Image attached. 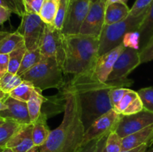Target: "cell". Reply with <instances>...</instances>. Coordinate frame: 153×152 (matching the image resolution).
I'll use <instances>...</instances> for the list:
<instances>
[{
    "label": "cell",
    "instance_id": "obj_1",
    "mask_svg": "<svg viewBox=\"0 0 153 152\" xmlns=\"http://www.w3.org/2000/svg\"><path fill=\"white\" fill-rule=\"evenodd\" d=\"M67 82L79 95L85 131L96 119L113 109L109 98L112 89L128 88L133 84V80L128 78L102 82L95 75L94 70L75 75Z\"/></svg>",
    "mask_w": 153,
    "mask_h": 152
},
{
    "label": "cell",
    "instance_id": "obj_2",
    "mask_svg": "<svg viewBox=\"0 0 153 152\" xmlns=\"http://www.w3.org/2000/svg\"><path fill=\"white\" fill-rule=\"evenodd\" d=\"M61 90L64 98L63 121L51 131L47 141L40 147V152H76L82 145L85 128L79 95L68 82Z\"/></svg>",
    "mask_w": 153,
    "mask_h": 152
},
{
    "label": "cell",
    "instance_id": "obj_3",
    "mask_svg": "<svg viewBox=\"0 0 153 152\" xmlns=\"http://www.w3.org/2000/svg\"><path fill=\"white\" fill-rule=\"evenodd\" d=\"M64 74H82L94 70L99 58L100 38L85 34H62Z\"/></svg>",
    "mask_w": 153,
    "mask_h": 152
},
{
    "label": "cell",
    "instance_id": "obj_4",
    "mask_svg": "<svg viewBox=\"0 0 153 152\" xmlns=\"http://www.w3.org/2000/svg\"><path fill=\"white\" fill-rule=\"evenodd\" d=\"M64 72L61 64L55 58H45L34 66L20 76L23 80L29 81L40 90L45 89H61L66 81Z\"/></svg>",
    "mask_w": 153,
    "mask_h": 152
},
{
    "label": "cell",
    "instance_id": "obj_5",
    "mask_svg": "<svg viewBox=\"0 0 153 152\" xmlns=\"http://www.w3.org/2000/svg\"><path fill=\"white\" fill-rule=\"evenodd\" d=\"M146 13L137 16L129 15L119 22L105 25L100 37L99 57L120 46L127 33L137 31Z\"/></svg>",
    "mask_w": 153,
    "mask_h": 152
},
{
    "label": "cell",
    "instance_id": "obj_6",
    "mask_svg": "<svg viewBox=\"0 0 153 152\" xmlns=\"http://www.w3.org/2000/svg\"><path fill=\"white\" fill-rule=\"evenodd\" d=\"M46 25L39 14L25 12L16 31L23 37L27 51L40 48Z\"/></svg>",
    "mask_w": 153,
    "mask_h": 152
},
{
    "label": "cell",
    "instance_id": "obj_7",
    "mask_svg": "<svg viewBox=\"0 0 153 152\" xmlns=\"http://www.w3.org/2000/svg\"><path fill=\"white\" fill-rule=\"evenodd\" d=\"M93 0H70L64 18L61 33L64 34H80V30Z\"/></svg>",
    "mask_w": 153,
    "mask_h": 152
},
{
    "label": "cell",
    "instance_id": "obj_8",
    "mask_svg": "<svg viewBox=\"0 0 153 152\" xmlns=\"http://www.w3.org/2000/svg\"><path fill=\"white\" fill-rule=\"evenodd\" d=\"M122 115L114 109L96 119L94 123L85 131L82 145L97 139L102 138L111 132L114 131L117 127Z\"/></svg>",
    "mask_w": 153,
    "mask_h": 152
},
{
    "label": "cell",
    "instance_id": "obj_9",
    "mask_svg": "<svg viewBox=\"0 0 153 152\" xmlns=\"http://www.w3.org/2000/svg\"><path fill=\"white\" fill-rule=\"evenodd\" d=\"M107 0H93L80 30V34L100 38L105 25Z\"/></svg>",
    "mask_w": 153,
    "mask_h": 152
},
{
    "label": "cell",
    "instance_id": "obj_10",
    "mask_svg": "<svg viewBox=\"0 0 153 152\" xmlns=\"http://www.w3.org/2000/svg\"><path fill=\"white\" fill-rule=\"evenodd\" d=\"M140 64H141V62L139 50L125 47L117 60L107 81L127 79V76Z\"/></svg>",
    "mask_w": 153,
    "mask_h": 152
},
{
    "label": "cell",
    "instance_id": "obj_11",
    "mask_svg": "<svg viewBox=\"0 0 153 152\" xmlns=\"http://www.w3.org/2000/svg\"><path fill=\"white\" fill-rule=\"evenodd\" d=\"M40 49L43 58L51 57L55 58L62 67L64 52L61 31L54 25L46 24Z\"/></svg>",
    "mask_w": 153,
    "mask_h": 152
},
{
    "label": "cell",
    "instance_id": "obj_12",
    "mask_svg": "<svg viewBox=\"0 0 153 152\" xmlns=\"http://www.w3.org/2000/svg\"><path fill=\"white\" fill-rule=\"evenodd\" d=\"M153 125V113L144 110L134 114L121 116L117 127V134L122 138L144 129Z\"/></svg>",
    "mask_w": 153,
    "mask_h": 152
},
{
    "label": "cell",
    "instance_id": "obj_13",
    "mask_svg": "<svg viewBox=\"0 0 153 152\" xmlns=\"http://www.w3.org/2000/svg\"><path fill=\"white\" fill-rule=\"evenodd\" d=\"M4 102L7 105V108L0 111V117L4 119L15 121L20 125H28L31 123L27 102L19 101L9 95Z\"/></svg>",
    "mask_w": 153,
    "mask_h": 152
},
{
    "label": "cell",
    "instance_id": "obj_14",
    "mask_svg": "<svg viewBox=\"0 0 153 152\" xmlns=\"http://www.w3.org/2000/svg\"><path fill=\"white\" fill-rule=\"evenodd\" d=\"M124 49L125 46L122 43L117 47L99 57L94 68V72L100 81H107L117 60Z\"/></svg>",
    "mask_w": 153,
    "mask_h": 152
},
{
    "label": "cell",
    "instance_id": "obj_15",
    "mask_svg": "<svg viewBox=\"0 0 153 152\" xmlns=\"http://www.w3.org/2000/svg\"><path fill=\"white\" fill-rule=\"evenodd\" d=\"M32 123L21 125L7 142L5 147L13 152H27L34 146L32 138Z\"/></svg>",
    "mask_w": 153,
    "mask_h": 152
},
{
    "label": "cell",
    "instance_id": "obj_16",
    "mask_svg": "<svg viewBox=\"0 0 153 152\" xmlns=\"http://www.w3.org/2000/svg\"><path fill=\"white\" fill-rule=\"evenodd\" d=\"M153 134V125L144 129L123 138L122 151L131 150L143 144H152L151 142Z\"/></svg>",
    "mask_w": 153,
    "mask_h": 152
},
{
    "label": "cell",
    "instance_id": "obj_17",
    "mask_svg": "<svg viewBox=\"0 0 153 152\" xmlns=\"http://www.w3.org/2000/svg\"><path fill=\"white\" fill-rule=\"evenodd\" d=\"M47 115L41 112L37 120L32 123V138L34 146L41 147L50 135L51 130L47 125Z\"/></svg>",
    "mask_w": 153,
    "mask_h": 152
},
{
    "label": "cell",
    "instance_id": "obj_18",
    "mask_svg": "<svg viewBox=\"0 0 153 152\" xmlns=\"http://www.w3.org/2000/svg\"><path fill=\"white\" fill-rule=\"evenodd\" d=\"M130 13V8L126 4L111 3L106 5L105 25H112L126 19Z\"/></svg>",
    "mask_w": 153,
    "mask_h": 152
},
{
    "label": "cell",
    "instance_id": "obj_19",
    "mask_svg": "<svg viewBox=\"0 0 153 152\" xmlns=\"http://www.w3.org/2000/svg\"><path fill=\"white\" fill-rule=\"evenodd\" d=\"M137 31L140 36V49L147 44L153 35V3L139 26Z\"/></svg>",
    "mask_w": 153,
    "mask_h": 152
},
{
    "label": "cell",
    "instance_id": "obj_20",
    "mask_svg": "<svg viewBox=\"0 0 153 152\" xmlns=\"http://www.w3.org/2000/svg\"><path fill=\"white\" fill-rule=\"evenodd\" d=\"M47 101V98H45L42 94V90L38 88H35L31 98L27 102L28 113L31 123L35 122L41 113L42 105Z\"/></svg>",
    "mask_w": 153,
    "mask_h": 152
},
{
    "label": "cell",
    "instance_id": "obj_21",
    "mask_svg": "<svg viewBox=\"0 0 153 152\" xmlns=\"http://www.w3.org/2000/svg\"><path fill=\"white\" fill-rule=\"evenodd\" d=\"M61 0H45L40 10V15L42 20L47 25H54L55 16L58 13Z\"/></svg>",
    "mask_w": 153,
    "mask_h": 152
},
{
    "label": "cell",
    "instance_id": "obj_22",
    "mask_svg": "<svg viewBox=\"0 0 153 152\" xmlns=\"http://www.w3.org/2000/svg\"><path fill=\"white\" fill-rule=\"evenodd\" d=\"M23 43V37L17 31L9 33L0 43V54L9 55Z\"/></svg>",
    "mask_w": 153,
    "mask_h": 152
},
{
    "label": "cell",
    "instance_id": "obj_23",
    "mask_svg": "<svg viewBox=\"0 0 153 152\" xmlns=\"http://www.w3.org/2000/svg\"><path fill=\"white\" fill-rule=\"evenodd\" d=\"M43 57L40 53V48L33 51H27L23 57L22 63H21L20 67L17 72L19 76H21L22 74L32 68L33 66L38 63L42 61Z\"/></svg>",
    "mask_w": 153,
    "mask_h": 152
},
{
    "label": "cell",
    "instance_id": "obj_24",
    "mask_svg": "<svg viewBox=\"0 0 153 152\" xmlns=\"http://www.w3.org/2000/svg\"><path fill=\"white\" fill-rule=\"evenodd\" d=\"M21 125H22L15 121L5 119V122L0 125V147L5 148L7 142L19 130Z\"/></svg>",
    "mask_w": 153,
    "mask_h": 152
},
{
    "label": "cell",
    "instance_id": "obj_25",
    "mask_svg": "<svg viewBox=\"0 0 153 152\" xmlns=\"http://www.w3.org/2000/svg\"><path fill=\"white\" fill-rule=\"evenodd\" d=\"M35 88V86L31 82L23 80L17 87L15 88L9 94V96L19 100V101L28 102V100L31 98Z\"/></svg>",
    "mask_w": 153,
    "mask_h": 152
},
{
    "label": "cell",
    "instance_id": "obj_26",
    "mask_svg": "<svg viewBox=\"0 0 153 152\" xmlns=\"http://www.w3.org/2000/svg\"><path fill=\"white\" fill-rule=\"evenodd\" d=\"M22 81L23 80L20 76L7 72L0 78V89L4 93L9 95Z\"/></svg>",
    "mask_w": 153,
    "mask_h": 152
},
{
    "label": "cell",
    "instance_id": "obj_27",
    "mask_svg": "<svg viewBox=\"0 0 153 152\" xmlns=\"http://www.w3.org/2000/svg\"><path fill=\"white\" fill-rule=\"evenodd\" d=\"M26 52V47L25 46V43H23L17 49L9 54V72L17 74V72L20 67L21 63Z\"/></svg>",
    "mask_w": 153,
    "mask_h": 152
},
{
    "label": "cell",
    "instance_id": "obj_28",
    "mask_svg": "<svg viewBox=\"0 0 153 152\" xmlns=\"http://www.w3.org/2000/svg\"><path fill=\"white\" fill-rule=\"evenodd\" d=\"M106 152H121L123 147V138L116 131H112L108 135L105 141Z\"/></svg>",
    "mask_w": 153,
    "mask_h": 152
},
{
    "label": "cell",
    "instance_id": "obj_29",
    "mask_svg": "<svg viewBox=\"0 0 153 152\" xmlns=\"http://www.w3.org/2000/svg\"><path fill=\"white\" fill-rule=\"evenodd\" d=\"M0 6L20 17L25 12L23 0H0Z\"/></svg>",
    "mask_w": 153,
    "mask_h": 152
},
{
    "label": "cell",
    "instance_id": "obj_30",
    "mask_svg": "<svg viewBox=\"0 0 153 152\" xmlns=\"http://www.w3.org/2000/svg\"><path fill=\"white\" fill-rule=\"evenodd\" d=\"M137 98H139V95L137 93V92L136 91L132 90L131 89H128V91L126 92V93L124 95V96L123 97V98L121 99V101H120L119 104L117 105V107L114 109L115 111L117 112L118 113L122 115L123 113L137 99Z\"/></svg>",
    "mask_w": 153,
    "mask_h": 152
},
{
    "label": "cell",
    "instance_id": "obj_31",
    "mask_svg": "<svg viewBox=\"0 0 153 152\" xmlns=\"http://www.w3.org/2000/svg\"><path fill=\"white\" fill-rule=\"evenodd\" d=\"M137 93L143 103V109L153 113V86L140 89Z\"/></svg>",
    "mask_w": 153,
    "mask_h": 152
},
{
    "label": "cell",
    "instance_id": "obj_32",
    "mask_svg": "<svg viewBox=\"0 0 153 152\" xmlns=\"http://www.w3.org/2000/svg\"><path fill=\"white\" fill-rule=\"evenodd\" d=\"M153 3V0H135L134 4L130 9L129 15L137 16L146 13Z\"/></svg>",
    "mask_w": 153,
    "mask_h": 152
},
{
    "label": "cell",
    "instance_id": "obj_33",
    "mask_svg": "<svg viewBox=\"0 0 153 152\" xmlns=\"http://www.w3.org/2000/svg\"><path fill=\"white\" fill-rule=\"evenodd\" d=\"M140 36L137 31L127 33L123 40V44L125 47L140 50Z\"/></svg>",
    "mask_w": 153,
    "mask_h": 152
},
{
    "label": "cell",
    "instance_id": "obj_34",
    "mask_svg": "<svg viewBox=\"0 0 153 152\" xmlns=\"http://www.w3.org/2000/svg\"><path fill=\"white\" fill-rule=\"evenodd\" d=\"M69 2H70V0H61L59 8H58V13L55 16L54 26L60 31H61L62 29L64 18H65L66 13H67V8H68Z\"/></svg>",
    "mask_w": 153,
    "mask_h": 152
},
{
    "label": "cell",
    "instance_id": "obj_35",
    "mask_svg": "<svg viewBox=\"0 0 153 152\" xmlns=\"http://www.w3.org/2000/svg\"><path fill=\"white\" fill-rule=\"evenodd\" d=\"M128 89H129V88L118 87L112 89L111 90L110 93H109V98H110L111 104L112 107H113L114 110L117 107L120 101H121V99H122L123 97L124 96V95L126 93V92L128 91Z\"/></svg>",
    "mask_w": 153,
    "mask_h": 152
},
{
    "label": "cell",
    "instance_id": "obj_36",
    "mask_svg": "<svg viewBox=\"0 0 153 152\" xmlns=\"http://www.w3.org/2000/svg\"><path fill=\"white\" fill-rule=\"evenodd\" d=\"M140 62L142 63L153 61V36L151 37L147 44L139 50Z\"/></svg>",
    "mask_w": 153,
    "mask_h": 152
},
{
    "label": "cell",
    "instance_id": "obj_37",
    "mask_svg": "<svg viewBox=\"0 0 153 152\" xmlns=\"http://www.w3.org/2000/svg\"><path fill=\"white\" fill-rule=\"evenodd\" d=\"M45 0H23L25 12L31 13H40Z\"/></svg>",
    "mask_w": 153,
    "mask_h": 152
},
{
    "label": "cell",
    "instance_id": "obj_38",
    "mask_svg": "<svg viewBox=\"0 0 153 152\" xmlns=\"http://www.w3.org/2000/svg\"><path fill=\"white\" fill-rule=\"evenodd\" d=\"M101 139V138H100ZM100 139H97L90 141L89 142L82 145L76 152H97L98 148V144Z\"/></svg>",
    "mask_w": 153,
    "mask_h": 152
},
{
    "label": "cell",
    "instance_id": "obj_39",
    "mask_svg": "<svg viewBox=\"0 0 153 152\" xmlns=\"http://www.w3.org/2000/svg\"><path fill=\"white\" fill-rule=\"evenodd\" d=\"M9 55L0 54V78L8 72Z\"/></svg>",
    "mask_w": 153,
    "mask_h": 152
},
{
    "label": "cell",
    "instance_id": "obj_40",
    "mask_svg": "<svg viewBox=\"0 0 153 152\" xmlns=\"http://www.w3.org/2000/svg\"><path fill=\"white\" fill-rule=\"evenodd\" d=\"M11 12L0 6V25H3L6 21L8 20L11 15Z\"/></svg>",
    "mask_w": 153,
    "mask_h": 152
},
{
    "label": "cell",
    "instance_id": "obj_41",
    "mask_svg": "<svg viewBox=\"0 0 153 152\" xmlns=\"http://www.w3.org/2000/svg\"><path fill=\"white\" fill-rule=\"evenodd\" d=\"M149 144H143L142 145L139 146V147L131 149L128 151H121V152H146L147 151L148 148L149 147Z\"/></svg>",
    "mask_w": 153,
    "mask_h": 152
},
{
    "label": "cell",
    "instance_id": "obj_42",
    "mask_svg": "<svg viewBox=\"0 0 153 152\" xmlns=\"http://www.w3.org/2000/svg\"><path fill=\"white\" fill-rule=\"evenodd\" d=\"M108 136H105V137H102V138L100 139V142H99L98 144V148H97V152H106L105 151V141L106 139H107Z\"/></svg>",
    "mask_w": 153,
    "mask_h": 152
},
{
    "label": "cell",
    "instance_id": "obj_43",
    "mask_svg": "<svg viewBox=\"0 0 153 152\" xmlns=\"http://www.w3.org/2000/svg\"><path fill=\"white\" fill-rule=\"evenodd\" d=\"M128 0H107V4H111V3L115 2H121V3H125L126 4Z\"/></svg>",
    "mask_w": 153,
    "mask_h": 152
},
{
    "label": "cell",
    "instance_id": "obj_44",
    "mask_svg": "<svg viewBox=\"0 0 153 152\" xmlns=\"http://www.w3.org/2000/svg\"><path fill=\"white\" fill-rule=\"evenodd\" d=\"M9 95H7V94L4 93V92H2V91L0 89V100H1V101H4V100L6 99V98L8 97Z\"/></svg>",
    "mask_w": 153,
    "mask_h": 152
},
{
    "label": "cell",
    "instance_id": "obj_45",
    "mask_svg": "<svg viewBox=\"0 0 153 152\" xmlns=\"http://www.w3.org/2000/svg\"><path fill=\"white\" fill-rule=\"evenodd\" d=\"M9 34V32H7V31H0V43H1V40Z\"/></svg>",
    "mask_w": 153,
    "mask_h": 152
},
{
    "label": "cell",
    "instance_id": "obj_46",
    "mask_svg": "<svg viewBox=\"0 0 153 152\" xmlns=\"http://www.w3.org/2000/svg\"><path fill=\"white\" fill-rule=\"evenodd\" d=\"M7 108V105L4 104V101H1V100H0V111H1V110H6Z\"/></svg>",
    "mask_w": 153,
    "mask_h": 152
},
{
    "label": "cell",
    "instance_id": "obj_47",
    "mask_svg": "<svg viewBox=\"0 0 153 152\" xmlns=\"http://www.w3.org/2000/svg\"><path fill=\"white\" fill-rule=\"evenodd\" d=\"M27 152H40V147H37V146H34L32 148L30 149V150Z\"/></svg>",
    "mask_w": 153,
    "mask_h": 152
},
{
    "label": "cell",
    "instance_id": "obj_48",
    "mask_svg": "<svg viewBox=\"0 0 153 152\" xmlns=\"http://www.w3.org/2000/svg\"><path fill=\"white\" fill-rule=\"evenodd\" d=\"M1 152H13V151L10 148H8L5 147L4 149H3Z\"/></svg>",
    "mask_w": 153,
    "mask_h": 152
},
{
    "label": "cell",
    "instance_id": "obj_49",
    "mask_svg": "<svg viewBox=\"0 0 153 152\" xmlns=\"http://www.w3.org/2000/svg\"><path fill=\"white\" fill-rule=\"evenodd\" d=\"M4 122H5V119H3V118H1V117H0V125H2Z\"/></svg>",
    "mask_w": 153,
    "mask_h": 152
},
{
    "label": "cell",
    "instance_id": "obj_50",
    "mask_svg": "<svg viewBox=\"0 0 153 152\" xmlns=\"http://www.w3.org/2000/svg\"><path fill=\"white\" fill-rule=\"evenodd\" d=\"M4 148L0 147V152H1V151H2V150H3V149H4Z\"/></svg>",
    "mask_w": 153,
    "mask_h": 152
},
{
    "label": "cell",
    "instance_id": "obj_51",
    "mask_svg": "<svg viewBox=\"0 0 153 152\" xmlns=\"http://www.w3.org/2000/svg\"><path fill=\"white\" fill-rule=\"evenodd\" d=\"M146 152H153V148L150 149V150H149V151H146Z\"/></svg>",
    "mask_w": 153,
    "mask_h": 152
},
{
    "label": "cell",
    "instance_id": "obj_52",
    "mask_svg": "<svg viewBox=\"0 0 153 152\" xmlns=\"http://www.w3.org/2000/svg\"><path fill=\"white\" fill-rule=\"evenodd\" d=\"M151 142H152V143H153V134H152V139H151Z\"/></svg>",
    "mask_w": 153,
    "mask_h": 152
},
{
    "label": "cell",
    "instance_id": "obj_53",
    "mask_svg": "<svg viewBox=\"0 0 153 152\" xmlns=\"http://www.w3.org/2000/svg\"><path fill=\"white\" fill-rule=\"evenodd\" d=\"M152 36H153V35H152Z\"/></svg>",
    "mask_w": 153,
    "mask_h": 152
}]
</instances>
